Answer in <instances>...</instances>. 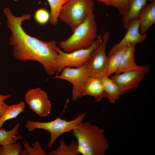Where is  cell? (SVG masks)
Segmentation results:
<instances>
[{
  "instance_id": "1",
  "label": "cell",
  "mask_w": 155,
  "mask_h": 155,
  "mask_svg": "<svg viewBox=\"0 0 155 155\" xmlns=\"http://www.w3.org/2000/svg\"><path fill=\"white\" fill-rule=\"evenodd\" d=\"M3 12L7 18V27L11 31L9 43L13 47V55L15 58L22 62H38L49 75L56 73L58 56L56 42L43 41L25 32L22 24L30 19L31 14L24 13L20 16H16L8 7L4 9Z\"/></svg>"
},
{
  "instance_id": "2",
  "label": "cell",
  "mask_w": 155,
  "mask_h": 155,
  "mask_svg": "<svg viewBox=\"0 0 155 155\" xmlns=\"http://www.w3.org/2000/svg\"><path fill=\"white\" fill-rule=\"evenodd\" d=\"M77 140L79 153L83 155H104L109 147L104 130L88 122H82L72 130Z\"/></svg>"
},
{
  "instance_id": "3",
  "label": "cell",
  "mask_w": 155,
  "mask_h": 155,
  "mask_svg": "<svg viewBox=\"0 0 155 155\" xmlns=\"http://www.w3.org/2000/svg\"><path fill=\"white\" fill-rule=\"evenodd\" d=\"M97 37V24L93 12L67 39L60 41L59 45L64 52L71 53L89 47Z\"/></svg>"
},
{
  "instance_id": "4",
  "label": "cell",
  "mask_w": 155,
  "mask_h": 155,
  "mask_svg": "<svg viewBox=\"0 0 155 155\" xmlns=\"http://www.w3.org/2000/svg\"><path fill=\"white\" fill-rule=\"evenodd\" d=\"M94 5L93 0H67L61 8L58 19L73 32L94 12Z\"/></svg>"
},
{
  "instance_id": "5",
  "label": "cell",
  "mask_w": 155,
  "mask_h": 155,
  "mask_svg": "<svg viewBox=\"0 0 155 155\" xmlns=\"http://www.w3.org/2000/svg\"><path fill=\"white\" fill-rule=\"evenodd\" d=\"M87 113H82L72 120L67 121L65 119L57 117L54 120L48 122L27 121L25 125L29 132L34 131L36 129L47 130L50 134V138L47 147L51 148L57 139L62 134L70 132L76 126L83 122Z\"/></svg>"
},
{
  "instance_id": "6",
  "label": "cell",
  "mask_w": 155,
  "mask_h": 155,
  "mask_svg": "<svg viewBox=\"0 0 155 155\" xmlns=\"http://www.w3.org/2000/svg\"><path fill=\"white\" fill-rule=\"evenodd\" d=\"M102 39L100 36L89 47L66 53L61 50L57 46L58 53L57 59L58 69L56 75L60 73L65 67H79L85 65L88 61L92 52L102 43Z\"/></svg>"
},
{
  "instance_id": "7",
  "label": "cell",
  "mask_w": 155,
  "mask_h": 155,
  "mask_svg": "<svg viewBox=\"0 0 155 155\" xmlns=\"http://www.w3.org/2000/svg\"><path fill=\"white\" fill-rule=\"evenodd\" d=\"M109 37V33L107 31L103 36L101 44L91 54L86 63L89 77L102 78L105 76L108 63L106 47Z\"/></svg>"
},
{
  "instance_id": "8",
  "label": "cell",
  "mask_w": 155,
  "mask_h": 155,
  "mask_svg": "<svg viewBox=\"0 0 155 155\" xmlns=\"http://www.w3.org/2000/svg\"><path fill=\"white\" fill-rule=\"evenodd\" d=\"M60 74L54 78L66 80L72 85V99L74 101L83 96L82 92L84 85L89 77L87 72L86 63L79 67L71 68L66 67L62 70Z\"/></svg>"
},
{
  "instance_id": "9",
  "label": "cell",
  "mask_w": 155,
  "mask_h": 155,
  "mask_svg": "<svg viewBox=\"0 0 155 155\" xmlns=\"http://www.w3.org/2000/svg\"><path fill=\"white\" fill-rule=\"evenodd\" d=\"M150 71L148 65H140L138 68L115 74L111 78L118 85L123 95L137 88L142 80Z\"/></svg>"
},
{
  "instance_id": "10",
  "label": "cell",
  "mask_w": 155,
  "mask_h": 155,
  "mask_svg": "<svg viewBox=\"0 0 155 155\" xmlns=\"http://www.w3.org/2000/svg\"><path fill=\"white\" fill-rule=\"evenodd\" d=\"M25 103L38 115L45 117L51 113L52 104L46 93L40 87L30 89L24 96Z\"/></svg>"
},
{
  "instance_id": "11",
  "label": "cell",
  "mask_w": 155,
  "mask_h": 155,
  "mask_svg": "<svg viewBox=\"0 0 155 155\" xmlns=\"http://www.w3.org/2000/svg\"><path fill=\"white\" fill-rule=\"evenodd\" d=\"M140 22L138 19L132 22L127 28V32L122 39L114 45L108 53L109 56L120 48L129 44L136 45L144 41L147 37L146 34L140 32Z\"/></svg>"
},
{
  "instance_id": "12",
  "label": "cell",
  "mask_w": 155,
  "mask_h": 155,
  "mask_svg": "<svg viewBox=\"0 0 155 155\" xmlns=\"http://www.w3.org/2000/svg\"><path fill=\"white\" fill-rule=\"evenodd\" d=\"M104 89L102 78L89 77L83 88L82 96L89 95L93 97L98 102L103 98Z\"/></svg>"
},
{
  "instance_id": "13",
  "label": "cell",
  "mask_w": 155,
  "mask_h": 155,
  "mask_svg": "<svg viewBox=\"0 0 155 155\" xmlns=\"http://www.w3.org/2000/svg\"><path fill=\"white\" fill-rule=\"evenodd\" d=\"M138 20L140 33L146 34L147 31L155 23V1L147 4L142 8Z\"/></svg>"
},
{
  "instance_id": "14",
  "label": "cell",
  "mask_w": 155,
  "mask_h": 155,
  "mask_svg": "<svg viewBox=\"0 0 155 155\" xmlns=\"http://www.w3.org/2000/svg\"><path fill=\"white\" fill-rule=\"evenodd\" d=\"M147 0H130L128 9L122 18L123 26L127 29L133 21L138 19L140 12L147 4Z\"/></svg>"
},
{
  "instance_id": "15",
  "label": "cell",
  "mask_w": 155,
  "mask_h": 155,
  "mask_svg": "<svg viewBox=\"0 0 155 155\" xmlns=\"http://www.w3.org/2000/svg\"><path fill=\"white\" fill-rule=\"evenodd\" d=\"M136 45L130 44L123 53L118 69L115 74L139 68L135 60V47Z\"/></svg>"
},
{
  "instance_id": "16",
  "label": "cell",
  "mask_w": 155,
  "mask_h": 155,
  "mask_svg": "<svg viewBox=\"0 0 155 155\" xmlns=\"http://www.w3.org/2000/svg\"><path fill=\"white\" fill-rule=\"evenodd\" d=\"M102 79L104 89L103 98H106L110 103H115L123 95L120 88L109 77Z\"/></svg>"
},
{
  "instance_id": "17",
  "label": "cell",
  "mask_w": 155,
  "mask_h": 155,
  "mask_svg": "<svg viewBox=\"0 0 155 155\" xmlns=\"http://www.w3.org/2000/svg\"><path fill=\"white\" fill-rule=\"evenodd\" d=\"M20 123H17L11 130L0 128V145L3 146L17 142L20 139H24L21 134H18Z\"/></svg>"
},
{
  "instance_id": "18",
  "label": "cell",
  "mask_w": 155,
  "mask_h": 155,
  "mask_svg": "<svg viewBox=\"0 0 155 155\" xmlns=\"http://www.w3.org/2000/svg\"><path fill=\"white\" fill-rule=\"evenodd\" d=\"M79 154L77 142L73 141L69 145L62 138L59 142V146L47 153V155H78Z\"/></svg>"
},
{
  "instance_id": "19",
  "label": "cell",
  "mask_w": 155,
  "mask_h": 155,
  "mask_svg": "<svg viewBox=\"0 0 155 155\" xmlns=\"http://www.w3.org/2000/svg\"><path fill=\"white\" fill-rule=\"evenodd\" d=\"M130 45L120 48L112 55L107 57L108 65L106 72L104 77H110L113 74L115 73L123 53Z\"/></svg>"
},
{
  "instance_id": "20",
  "label": "cell",
  "mask_w": 155,
  "mask_h": 155,
  "mask_svg": "<svg viewBox=\"0 0 155 155\" xmlns=\"http://www.w3.org/2000/svg\"><path fill=\"white\" fill-rule=\"evenodd\" d=\"M25 107V102L23 101L18 103L9 105L8 108L0 117V128L7 121L17 117L24 111Z\"/></svg>"
},
{
  "instance_id": "21",
  "label": "cell",
  "mask_w": 155,
  "mask_h": 155,
  "mask_svg": "<svg viewBox=\"0 0 155 155\" xmlns=\"http://www.w3.org/2000/svg\"><path fill=\"white\" fill-rule=\"evenodd\" d=\"M50 5L49 21L53 25L56 26L58 23V16L61 8L67 0H47Z\"/></svg>"
},
{
  "instance_id": "22",
  "label": "cell",
  "mask_w": 155,
  "mask_h": 155,
  "mask_svg": "<svg viewBox=\"0 0 155 155\" xmlns=\"http://www.w3.org/2000/svg\"><path fill=\"white\" fill-rule=\"evenodd\" d=\"M108 6L116 8L119 13L123 16L127 11L130 0H96Z\"/></svg>"
},
{
  "instance_id": "23",
  "label": "cell",
  "mask_w": 155,
  "mask_h": 155,
  "mask_svg": "<svg viewBox=\"0 0 155 155\" xmlns=\"http://www.w3.org/2000/svg\"><path fill=\"white\" fill-rule=\"evenodd\" d=\"M22 150L20 143L0 146V155H19Z\"/></svg>"
},
{
  "instance_id": "24",
  "label": "cell",
  "mask_w": 155,
  "mask_h": 155,
  "mask_svg": "<svg viewBox=\"0 0 155 155\" xmlns=\"http://www.w3.org/2000/svg\"><path fill=\"white\" fill-rule=\"evenodd\" d=\"M23 143L28 155H47L46 150L42 149L38 141H35L32 143V148L30 146L27 140H24Z\"/></svg>"
},
{
  "instance_id": "25",
  "label": "cell",
  "mask_w": 155,
  "mask_h": 155,
  "mask_svg": "<svg viewBox=\"0 0 155 155\" xmlns=\"http://www.w3.org/2000/svg\"><path fill=\"white\" fill-rule=\"evenodd\" d=\"M50 16V13L47 10L41 8L36 11L34 15V19L36 22L38 24L44 25L49 21Z\"/></svg>"
},
{
  "instance_id": "26",
  "label": "cell",
  "mask_w": 155,
  "mask_h": 155,
  "mask_svg": "<svg viewBox=\"0 0 155 155\" xmlns=\"http://www.w3.org/2000/svg\"><path fill=\"white\" fill-rule=\"evenodd\" d=\"M11 96V94L6 95L0 94V117L4 113L9 106V105L5 103V100L10 98Z\"/></svg>"
},
{
  "instance_id": "27",
  "label": "cell",
  "mask_w": 155,
  "mask_h": 155,
  "mask_svg": "<svg viewBox=\"0 0 155 155\" xmlns=\"http://www.w3.org/2000/svg\"><path fill=\"white\" fill-rule=\"evenodd\" d=\"M150 2H152L155 1V0H149Z\"/></svg>"
},
{
  "instance_id": "28",
  "label": "cell",
  "mask_w": 155,
  "mask_h": 155,
  "mask_svg": "<svg viewBox=\"0 0 155 155\" xmlns=\"http://www.w3.org/2000/svg\"><path fill=\"white\" fill-rule=\"evenodd\" d=\"M0 146H1L0 145Z\"/></svg>"
}]
</instances>
